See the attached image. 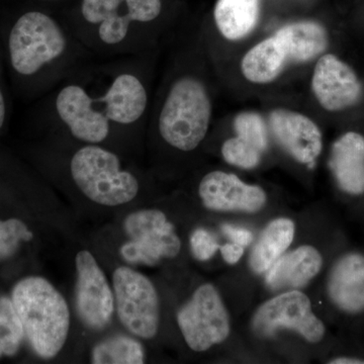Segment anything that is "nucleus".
<instances>
[{
    "mask_svg": "<svg viewBox=\"0 0 364 364\" xmlns=\"http://www.w3.org/2000/svg\"><path fill=\"white\" fill-rule=\"evenodd\" d=\"M148 107V92L141 78L121 72L100 91L79 83L62 87L55 100L57 116L72 136L87 144L107 140L112 124L140 121Z\"/></svg>",
    "mask_w": 364,
    "mask_h": 364,
    "instance_id": "nucleus-1",
    "label": "nucleus"
},
{
    "mask_svg": "<svg viewBox=\"0 0 364 364\" xmlns=\"http://www.w3.org/2000/svg\"><path fill=\"white\" fill-rule=\"evenodd\" d=\"M328 44L327 31L317 21L287 23L245 53L242 75L253 85H269L291 64L309 63L324 54Z\"/></svg>",
    "mask_w": 364,
    "mask_h": 364,
    "instance_id": "nucleus-2",
    "label": "nucleus"
},
{
    "mask_svg": "<svg viewBox=\"0 0 364 364\" xmlns=\"http://www.w3.org/2000/svg\"><path fill=\"white\" fill-rule=\"evenodd\" d=\"M14 309L33 351L45 359L55 358L65 345L70 312L65 299L47 279H21L11 294Z\"/></svg>",
    "mask_w": 364,
    "mask_h": 364,
    "instance_id": "nucleus-3",
    "label": "nucleus"
},
{
    "mask_svg": "<svg viewBox=\"0 0 364 364\" xmlns=\"http://www.w3.org/2000/svg\"><path fill=\"white\" fill-rule=\"evenodd\" d=\"M7 63L14 79L31 83L64 58L68 37L54 18L42 11L21 14L7 33Z\"/></svg>",
    "mask_w": 364,
    "mask_h": 364,
    "instance_id": "nucleus-4",
    "label": "nucleus"
},
{
    "mask_svg": "<svg viewBox=\"0 0 364 364\" xmlns=\"http://www.w3.org/2000/svg\"><path fill=\"white\" fill-rule=\"evenodd\" d=\"M212 114V100L205 83L196 76H181L163 100L158 130L171 147L189 152L207 136Z\"/></svg>",
    "mask_w": 364,
    "mask_h": 364,
    "instance_id": "nucleus-5",
    "label": "nucleus"
},
{
    "mask_svg": "<svg viewBox=\"0 0 364 364\" xmlns=\"http://www.w3.org/2000/svg\"><path fill=\"white\" fill-rule=\"evenodd\" d=\"M70 172L81 193L98 205H124L139 193L135 176L122 168L119 158L114 152L98 144H88L73 155Z\"/></svg>",
    "mask_w": 364,
    "mask_h": 364,
    "instance_id": "nucleus-6",
    "label": "nucleus"
},
{
    "mask_svg": "<svg viewBox=\"0 0 364 364\" xmlns=\"http://www.w3.org/2000/svg\"><path fill=\"white\" fill-rule=\"evenodd\" d=\"M161 11V0H83L81 4V16L95 28L97 42L112 49L129 43L134 28L152 23Z\"/></svg>",
    "mask_w": 364,
    "mask_h": 364,
    "instance_id": "nucleus-7",
    "label": "nucleus"
},
{
    "mask_svg": "<svg viewBox=\"0 0 364 364\" xmlns=\"http://www.w3.org/2000/svg\"><path fill=\"white\" fill-rule=\"evenodd\" d=\"M130 241L121 247L122 257L130 264L154 267L181 252V242L176 228L161 210H141L124 222Z\"/></svg>",
    "mask_w": 364,
    "mask_h": 364,
    "instance_id": "nucleus-8",
    "label": "nucleus"
},
{
    "mask_svg": "<svg viewBox=\"0 0 364 364\" xmlns=\"http://www.w3.org/2000/svg\"><path fill=\"white\" fill-rule=\"evenodd\" d=\"M114 304L122 324L135 336L153 338L159 328V299L154 284L127 267L114 272Z\"/></svg>",
    "mask_w": 364,
    "mask_h": 364,
    "instance_id": "nucleus-9",
    "label": "nucleus"
},
{
    "mask_svg": "<svg viewBox=\"0 0 364 364\" xmlns=\"http://www.w3.org/2000/svg\"><path fill=\"white\" fill-rule=\"evenodd\" d=\"M177 323L189 348L207 351L230 334V318L219 291L213 284L198 287L179 312Z\"/></svg>",
    "mask_w": 364,
    "mask_h": 364,
    "instance_id": "nucleus-10",
    "label": "nucleus"
},
{
    "mask_svg": "<svg viewBox=\"0 0 364 364\" xmlns=\"http://www.w3.org/2000/svg\"><path fill=\"white\" fill-rule=\"evenodd\" d=\"M252 328L260 337H272L286 328L311 343L320 342L326 332L325 325L313 313L310 299L299 291H287L263 304L254 315Z\"/></svg>",
    "mask_w": 364,
    "mask_h": 364,
    "instance_id": "nucleus-11",
    "label": "nucleus"
},
{
    "mask_svg": "<svg viewBox=\"0 0 364 364\" xmlns=\"http://www.w3.org/2000/svg\"><path fill=\"white\" fill-rule=\"evenodd\" d=\"M76 309L86 327L102 330L111 322L114 311V294L104 272L90 251L82 250L75 258Z\"/></svg>",
    "mask_w": 364,
    "mask_h": 364,
    "instance_id": "nucleus-12",
    "label": "nucleus"
},
{
    "mask_svg": "<svg viewBox=\"0 0 364 364\" xmlns=\"http://www.w3.org/2000/svg\"><path fill=\"white\" fill-rule=\"evenodd\" d=\"M311 87L318 105L331 112L353 107L363 93L360 81L353 69L333 54L318 57Z\"/></svg>",
    "mask_w": 364,
    "mask_h": 364,
    "instance_id": "nucleus-13",
    "label": "nucleus"
},
{
    "mask_svg": "<svg viewBox=\"0 0 364 364\" xmlns=\"http://www.w3.org/2000/svg\"><path fill=\"white\" fill-rule=\"evenodd\" d=\"M200 200L208 210L257 213L267 203L262 188L250 186L233 173L213 171L203 177L198 188Z\"/></svg>",
    "mask_w": 364,
    "mask_h": 364,
    "instance_id": "nucleus-14",
    "label": "nucleus"
},
{
    "mask_svg": "<svg viewBox=\"0 0 364 364\" xmlns=\"http://www.w3.org/2000/svg\"><path fill=\"white\" fill-rule=\"evenodd\" d=\"M269 127L279 145L301 164L313 165L320 156L323 136L310 117L287 109L270 112Z\"/></svg>",
    "mask_w": 364,
    "mask_h": 364,
    "instance_id": "nucleus-15",
    "label": "nucleus"
},
{
    "mask_svg": "<svg viewBox=\"0 0 364 364\" xmlns=\"http://www.w3.org/2000/svg\"><path fill=\"white\" fill-rule=\"evenodd\" d=\"M328 294L335 306L343 312L364 310V255L349 253L340 258L328 279Z\"/></svg>",
    "mask_w": 364,
    "mask_h": 364,
    "instance_id": "nucleus-16",
    "label": "nucleus"
},
{
    "mask_svg": "<svg viewBox=\"0 0 364 364\" xmlns=\"http://www.w3.org/2000/svg\"><path fill=\"white\" fill-rule=\"evenodd\" d=\"M323 258L313 246H301L291 252L280 256L267 270L265 282L273 291L299 289L320 272Z\"/></svg>",
    "mask_w": 364,
    "mask_h": 364,
    "instance_id": "nucleus-17",
    "label": "nucleus"
},
{
    "mask_svg": "<svg viewBox=\"0 0 364 364\" xmlns=\"http://www.w3.org/2000/svg\"><path fill=\"white\" fill-rule=\"evenodd\" d=\"M331 168L338 186L345 193H364V136L348 132L332 146Z\"/></svg>",
    "mask_w": 364,
    "mask_h": 364,
    "instance_id": "nucleus-18",
    "label": "nucleus"
},
{
    "mask_svg": "<svg viewBox=\"0 0 364 364\" xmlns=\"http://www.w3.org/2000/svg\"><path fill=\"white\" fill-rule=\"evenodd\" d=\"M260 0H218L215 23L224 39L237 42L248 37L257 26Z\"/></svg>",
    "mask_w": 364,
    "mask_h": 364,
    "instance_id": "nucleus-19",
    "label": "nucleus"
},
{
    "mask_svg": "<svg viewBox=\"0 0 364 364\" xmlns=\"http://www.w3.org/2000/svg\"><path fill=\"white\" fill-rule=\"evenodd\" d=\"M294 222L286 218L274 220L265 228L250 256V267L256 273L267 272L275 261L293 243Z\"/></svg>",
    "mask_w": 364,
    "mask_h": 364,
    "instance_id": "nucleus-20",
    "label": "nucleus"
},
{
    "mask_svg": "<svg viewBox=\"0 0 364 364\" xmlns=\"http://www.w3.org/2000/svg\"><path fill=\"white\" fill-rule=\"evenodd\" d=\"M91 363L95 364H141L145 363L142 344L132 337L117 335L95 345Z\"/></svg>",
    "mask_w": 364,
    "mask_h": 364,
    "instance_id": "nucleus-21",
    "label": "nucleus"
},
{
    "mask_svg": "<svg viewBox=\"0 0 364 364\" xmlns=\"http://www.w3.org/2000/svg\"><path fill=\"white\" fill-rule=\"evenodd\" d=\"M25 337L23 325L14 309L13 301L0 298V358L18 353Z\"/></svg>",
    "mask_w": 364,
    "mask_h": 364,
    "instance_id": "nucleus-22",
    "label": "nucleus"
},
{
    "mask_svg": "<svg viewBox=\"0 0 364 364\" xmlns=\"http://www.w3.org/2000/svg\"><path fill=\"white\" fill-rule=\"evenodd\" d=\"M222 155L229 164L239 168L252 169L259 164L262 152L245 139L236 136L223 144Z\"/></svg>",
    "mask_w": 364,
    "mask_h": 364,
    "instance_id": "nucleus-23",
    "label": "nucleus"
},
{
    "mask_svg": "<svg viewBox=\"0 0 364 364\" xmlns=\"http://www.w3.org/2000/svg\"><path fill=\"white\" fill-rule=\"evenodd\" d=\"M237 136L245 139L261 152L268 147L267 124L260 114L253 112H243L237 114L234 121Z\"/></svg>",
    "mask_w": 364,
    "mask_h": 364,
    "instance_id": "nucleus-24",
    "label": "nucleus"
},
{
    "mask_svg": "<svg viewBox=\"0 0 364 364\" xmlns=\"http://www.w3.org/2000/svg\"><path fill=\"white\" fill-rule=\"evenodd\" d=\"M33 233L21 220L0 221V261L9 259L20 247L21 242L31 241Z\"/></svg>",
    "mask_w": 364,
    "mask_h": 364,
    "instance_id": "nucleus-25",
    "label": "nucleus"
},
{
    "mask_svg": "<svg viewBox=\"0 0 364 364\" xmlns=\"http://www.w3.org/2000/svg\"><path fill=\"white\" fill-rule=\"evenodd\" d=\"M191 248L196 259L207 261L215 255L220 245L208 230L196 229L191 237Z\"/></svg>",
    "mask_w": 364,
    "mask_h": 364,
    "instance_id": "nucleus-26",
    "label": "nucleus"
},
{
    "mask_svg": "<svg viewBox=\"0 0 364 364\" xmlns=\"http://www.w3.org/2000/svg\"><path fill=\"white\" fill-rule=\"evenodd\" d=\"M224 233L231 239L234 243L239 244V245L246 247L250 245L251 242L253 241V234L247 229L244 228L234 227L231 225H224L222 227Z\"/></svg>",
    "mask_w": 364,
    "mask_h": 364,
    "instance_id": "nucleus-27",
    "label": "nucleus"
},
{
    "mask_svg": "<svg viewBox=\"0 0 364 364\" xmlns=\"http://www.w3.org/2000/svg\"><path fill=\"white\" fill-rule=\"evenodd\" d=\"M220 249H221L223 258L229 264H236L244 254L243 246L234 243V242L233 243L225 244Z\"/></svg>",
    "mask_w": 364,
    "mask_h": 364,
    "instance_id": "nucleus-28",
    "label": "nucleus"
},
{
    "mask_svg": "<svg viewBox=\"0 0 364 364\" xmlns=\"http://www.w3.org/2000/svg\"><path fill=\"white\" fill-rule=\"evenodd\" d=\"M7 114H9V107H7L6 91L0 80V131L6 124Z\"/></svg>",
    "mask_w": 364,
    "mask_h": 364,
    "instance_id": "nucleus-29",
    "label": "nucleus"
},
{
    "mask_svg": "<svg viewBox=\"0 0 364 364\" xmlns=\"http://www.w3.org/2000/svg\"><path fill=\"white\" fill-rule=\"evenodd\" d=\"M331 364H364L363 359L354 358H338L329 361Z\"/></svg>",
    "mask_w": 364,
    "mask_h": 364,
    "instance_id": "nucleus-30",
    "label": "nucleus"
}]
</instances>
